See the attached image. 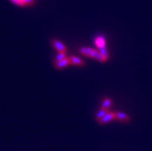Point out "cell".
Returning a JSON list of instances; mask_svg holds the SVG:
<instances>
[{"label":"cell","instance_id":"obj_7","mask_svg":"<svg viewBox=\"0 0 152 151\" xmlns=\"http://www.w3.org/2000/svg\"><path fill=\"white\" fill-rule=\"evenodd\" d=\"M80 52L83 55V56H88V57H90L91 58L92 52H93V50L94 49L90 47H80Z\"/></svg>","mask_w":152,"mask_h":151},{"label":"cell","instance_id":"obj_9","mask_svg":"<svg viewBox=\"0 0 152 151\" xmlns=\"http://www.w3.org/2000/svg\"><path fill=\"white\" fill-rule=\"evenodd\" d=\"M95 44L96 46H97V48H102L105 46V44H106V42L105 40L104 39V37H101V36H99V37H97L96 40H95Z\"/></svg>","mask_w":152,"mask_h":151},{"label":"cell","instance_id":"obj_12","mask_svg":"<svg viewBox=\"0 0 152 151\" xmlns=\"http://www.w3.org/2000/svg\"><path fill=\"white\" fill-rule=\"evenodd\" d=\"M98 51H99V52H100V53L103 56H104V57H105L107 60L109 58L108 52H107V49L105 46H104V47H102V48H99V49H98Z\"/></svg>","mask_w":152,"mask_h":151},{"label":"cell","instance_id":"obj_4","mask_svg":"<svg viewBox=\"0 0 152 151\" xmlns=\"http://www.w3.org/2000/svg\"><path fill=\"white\" fill-rule=\"evenodd\" d=\"M116 120L122 123H127L131 120V117L128 115L122 112H116Z\"/></svg>","mask_w":152,"mask_h":151},{"label":"cell","instance_id":"obj_10","mask_svg":"<svg viewBox=\"0 0 152 151\" xmlns=\"http://www.w3.org/2000/svg\"><path fill=\"white\" fill-rule=\"evenodd\" d=\"M112 105V100L110 98H105L103 101V104L101 105V108L106 109V110H109V108L111 107Z\"/></svg>","mask_w":152,"mask_h":151},{"label":"cell","instance_id":"obj_5","mask_svg":"<svg viewBox=\"0 0 152 151\" xmlns=\"http://www.w3.org/2000/svg\"><path fill=\"white\" fill-rule=\"evenodd\" d=\"M70 61V64L74 65V66H83L85 65L84 62L83 61V60H81L79 57L75 56H71L69 57Z\"/></svg>","mask_w":152,"mask_h":151},{"label":"cell","instance_id":"obj_8","mask_svg":"<svg viewBox=\"0 0 152 151\" xmlns=\"http://www.w3.org/2000/svg\"><path fill=\"white\" fill-rule=\"evenodd\" d=\"M109 110H106V109H104V108H100V110H99V111L97 113L96 116H95V118H96V120H97L98 122L100 121L101 119L104 117L105 115H106V113L108 112Z\"/></svg>","mask_w":152,"mask_h":151},{"label":"cell","instance_id":"obj_2","mask_svg":"<svg viewBox=\"0 0 152 151\" xmlns=\"http://www.w3.org/2000/svg\"><path fill=\"white\" fill-rule=\"evenodd\" d=\"M51 43H52L53 48L58 52H67V47L60 41H59V40H56V39H53V40H51Z\"/></svg>","mask_w":152,"mask_h":151},{"label":"cell","instance_id":"obj_13","mask_svg":"<svg viewBox=\"0 0 152 151\" xmlns=\"http://www.w3.org/2000/svg\"><path fill=\"white\" fill-rule=\"evenodd\" d=\"M25 6H33L35 0H22Z\"/></svg>","mask_w":152,"mask_h":151},{"label":"cell","instance_id":"obj_3","mask_svg":"<svg viewBox=\"0 0 152 151\" xmlns=\"http://www.w3.org/2000/svg\"><path fill=\"white\" fill-rule=\"evenodd\" d=\"M70 64V61L69 58H66L64 60L59 61L57 62H55L54 66L56 69H62L66 68L67 66H68Z\"/></svg>","mask_w":152,"mask_h":151},{"label":"cell","instance_id":"obj_6","mask_svg":"<svg viewBox=\"0 0 152 151\" xmlns=\"http://www.w3.org/2000/svg\"><path fill=\"white\" fill-rule=\"evenodd\" d=\"M91 58L95 59V60H98V61L100 62H106L107 60L106 58H105V57H104V56H103L99 52L98 50H94H94H93V52H92Z\"/></svg>","mask_w":152,"mask_h":151},{"label":"cell","instance_id":"obj_1","mask_svg":"<svg viewBox=\"0 0 152 151\" xmlns=\"http://www.w3.org/2000/svg\"><path fill=\"white\" fill-rule=\"evenodd\" d=\"M114 120H116V112L108 111L106 115L99 121V123L101 125H105Z\"/></svg>","mask_w":152,"mask_h":151},{"label":"cell","instance_id":"obj_11","mask_svg":"<svg viewBox=\"0 0 152 151\" xmlns=\"http://www.w3.org/2000/svg\"><path fill=\"white\" fill-rule=\"evenodd\" d=\"M67 58V52H58V54L56 55V57L54 58V63L55 62H57L59 61H61V60H64V59Z\"/></svg>","mask_w":152,"mask_h":151}]
</instances>
